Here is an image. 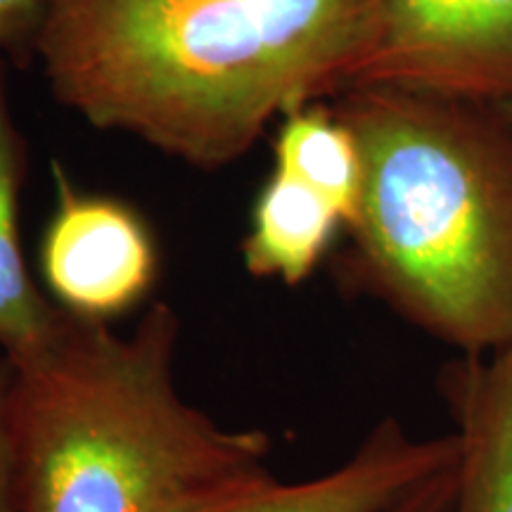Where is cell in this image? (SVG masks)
Instances as JSON below:
<instances>
[{
    "instance_id": "6da1fadb",
    "label": "cell",
    "mask_w": 512,
    "mask_h": 512,
    "mask_svg": "<svg viewBox=\"0 0 512 512\" xmlns=\"http://www.w3.org/2000/svg\"><path fill=\"white\" fill-rule=\"evenodd\" d=\"M370 43L373 0H46L31 48L88 124L221 169L354 88Z\"/></svg>"
},
{
    "instance_id": "7a4b0ae2",
    "label": "cell",
    "mask_w": 512,
    "mask_h": 512,
    "mask_svg": "<svg viewBox=\"0 0 512 512\" xmlns=\"http://www.w3.org/2000/svg\"><path fill=\"white\" fill-rule=\"evenodd\" d=\"M361 197L351 283L458 354L512 344V131L472 102L384 86L342 93Z\"/></svg>"
},
{
    "instance_id": "3957f363",
    "label": "cell",
    "mask_w": 512,
    "mask_h": 512,
    "mask_svg": "<svg viewBox=\"0 0 512 512\" xmlns=\"http://www.w3.org/2000/svg\"><path fill=\"white\" fill-rule=\"evenodd\" d=\"M178 335L164 302L131 335L67 313L41 354L12 363L19 512H171L268 467L266 432L223 427L178 392Z\"/></svg>"
},
{
    "instance_id": "277c9868",
    "label": "cell",
    "mask_w": 512,
    "mask_h": 512,
    "mask_svg": "<svg viewBox=\"0 0 512 512\" xmlns=\"http://www.w3.org/2000/svg\"><path fill=\"white\" fill-rule=\"evenodd\" d=\"M356 86L494 107L512 100V0H373Z\"/></svg>"
},
{
    "instance_id": "5b68a950",
    "label": "cell",
    "mask_w": 512,
    "mask_h": 512,
    "mask_svg": "<svg viewBox=\"0 0 512 512\" xmlns=\"http://www.w3.org/2000/svg\"><path fill=\"white\" fill-rule=\"evenodd\" d=\"M53 176L55 209L38 247L43 287L62 311L110 323L155 290V230L133 204L81 190L60 164Z\"/></svg>"
},
{
    "instance_id": "8992f818",
    "label": "cell",
    "mask_w": 512,
    "mask_h": 512,
    "mask_svg": "<svg viewBox=\"0 0 512 512\" xmlns=\"http://www.w3.org/2000/svg\"><path fill=\"white\" fill-rule=\"evenodd\" d=\"M456 458V439L413 437L384 418L323 475L283 482L268 467L209 486L171 512H387Z\"/></svg>"
},
{
    "instance_id": "52a82bcc",
    "label": "cell",
    "mask_w": 512,
    "mask_h": 512,
    "mask_svg": "<svg viewBox=\"0 0 512 512\" xmlns=\"http://www.w3.org/2000/svg\"><path fill=\"white\" fill-rule=\"evenodd\" d=\"M437 387L456 439L451 512H512V344L458 354Z\"/></svg>"
},
{
    "instance_id": "ba28073f",
    "label": "cell",
    "mask_w": 512,
    "mask_h": 512,
    "mask_svg": "<svg viewBox=\"0 0 512 512\" xmlns=\"http://www.w3.org/2000/svg\"><path fill=\"white\" fill-rule=\"evenodd\" d=\"M27 166V140L12 110L8 64L0 55V354L12 363L41 354L67 320V311L36 285L22 249L19 197Z\"/></svg>"
},
{
    "instance_id": "9c48e42d",
    "label": "cell",
    "mask_w": 512,
    "mask_h": 512,
    "mask_svg": "<svg viewBox=\"0 0 512 512\" xmlns=\"http://www.w3.org/2000/svg\"><path fill=\"white\" fill-rule=\"evenodd\" d=\"M344 228L342 214L297 178L275 171L256 195L242 259L256 278L302 285Z\"/></svg>"
},
{
    "instance_id": "30bf717a",
    "label": "cell",
    "mask_w": 512,
    "mask_h": 512,
    "mask_svg": "<svg viewBox=\"0 0 512 512\" xmlns=\"http://www.w3.org/2000/svg\"><path fill=\"white\" fill-rule=\"evenodd\" d=\"M273 159L275 171L323 195L347 230L361 197L363 162L354 131L335 110L311 102L287 112L275 133Z\"/></svg>"
},
{
    "instance_id": "8fae6325",
    "label": "cell",
    "mask_w": 512,
    "mask_h": 512,
    "mask_svg": "<svg viewBox=\"0 0 512 512\" xmlns=\"http://www.w3.org/2000/svg\"><path fill=\"white\" fill-rule=\"evenodd\" d=\"M15 380V366L8 356L0 354V512H19L15 451L10 432V394Z\"/></svg>"
},
{
    "instance_id": "7c38bea8",
    "label": "cell",
    "mask_w": 512,
    "mask_h": 512,
    "mask_svg": "<svg viewBox=\"0 0 512 512\" xmlns=\"http://www.w3.org/2000/svg\"><path fill=\"white\" fill-rule=\"evenodd\" d=\"M46 0H0V55L31 46Z\"/></svg>"
},
{
    "instance_id": "4fadbf2b",
    "label": "cell",
    "mask_w": 512,
    "mask_h": 512,
    "mask_svg": "<svg viewBox=\"0 0 512 512\" xmlns=\"http://www.w3.org/2000/svg\"><path fill=\"white\" fill-rule=\"evenodd\" d=\"M453 491H456V458L444 470L434 472L413 491H408L387 512H451Z\"/></svg>"
},
{
    "instance_id": "5bb4252c",
    "label": "cell",
    "mask_w": 512,
    "mask_h": 512,
    "mask_svg": "<svg viewBox=\"0 0 512 512\" xmlns=\"http://www.w3.org/2000/svg\"><path fill=\"white\" fill-rule=\"evenodd\" d=\"M494 110L498 112V117H501L505 124L510 126V131H512V100H505V102H501V105H496Z\"/></svg>"
}]
</instances>
